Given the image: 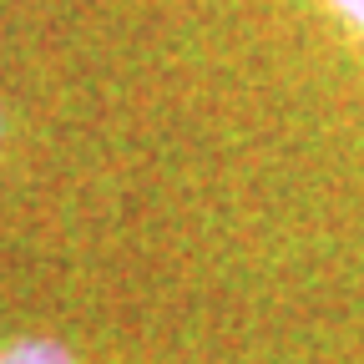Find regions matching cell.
<instances>
[{
    "mask_svg": "<svg viewBox=\"0 0 364 364\" xmlns=\"http://www.w3.org/2000/svg\"><path fill=\"white\" fill-rule=\"evenodd\" d=\"M0 364H71V354L51 339H11L0 344Z\"/></svg>",
    "mask_w": 364,
    "mask_h": 364,
    "instance_id": "cell-1",
    "label": "cell"
},
{
    "mask_svg": "<svg viewBox=\"0 0 364 364\" xmlns=\"http://www.w3.org/2000/svg\"><path fill=\"white\" fill-rule=\"evenodd\" d=\"M329 6L339 11V21H344V26H354V31L364 36V0H329Z\"/></svg>",
    "mask_w": 364,
    "mask_h": 364,
    "instance_id": "cell-2",
    "label": "cell"
}]
</instances>
